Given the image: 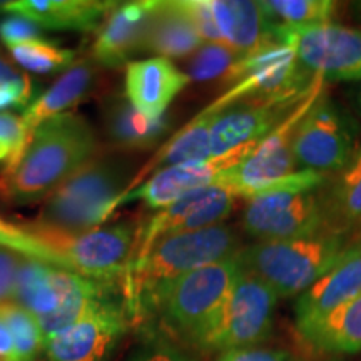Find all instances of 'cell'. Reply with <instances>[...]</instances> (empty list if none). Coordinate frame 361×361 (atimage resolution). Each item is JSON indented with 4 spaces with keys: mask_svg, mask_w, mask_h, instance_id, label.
<instances>
[{
    "mask_svg": "<svg viewBox=\"0 0 361 361\" xmlns=\"http://www.w3.org/2000/svg\"><path fill=\"white\" fill-rule=\"evenodd\" d=\"M241 250L231 226L221 223L200 231L162 238L129 263L121 296L129 324H142L156 313L162 293L184 274L231 258Z\"/></svg>",
    "mask_w": 361,
    "mask_h": 361,
    "instance_id": "6da1fadb",
    "label": "cell"
},
{
    "mask_svg": "<svg viewBox=\"0 0 361 361\" xmlns=\"http://www.w3.org/2000/svg\"><path fill=\"white\" fill-rule=\"evenodd\" d=\"M97 152V135L82 116L52 117L34 130L19 162L0 173V201L19 206L47 200Z\"/></svg>",
    "mask_w": 361,
    "mask_h": 361,
    "instance_id": "7a4b0ae2",
    "label": "cell"
},
{
    "mask_svg": "<svg viewBox=\"0 0 361 361\" xmlns=\"http://www.w3.org/2000/svg\"><path fill=\"white\" fill-rule=\"evenodd\" d=\"M324 80L316 75L310 92L284 121L276 126L256 147L233 168L223 173L219 186L231 191L234 196L246 200L259 194L279 191H316L326 183L328 176L298 168L293 154V141L301 119L324 92Z\"/></svg>",
    "mask_w": 361,
    "mask_h": 361,
    "instance_id": "3957f363",
    "label": "cell"
},
{
    "mask_svg": "<svg viewBox=\"0 0 361 361\" xmlns=\"http://www.w3.org/2000/svg\"><path fill=\"white\" fill-rule=\"evenodd\" d=\"M351 241L346 233L319 234L283 241H258L239 250L241 266L263 279L278 298L303 295L335 266Z\"/></svg>",
    "mask_w": 361,
    "mask_h": 361,
    "instance_id": "277c9868",
    "label": "cell"
},
{
    "mask_svg": "<svg viewBox=\"0 0 361 361\" xmlns=\"http://www.w3.org/2000/svg\"><path fill=\"white\" fill-rule=\"evenodd\" d=\"M128 189V168L123 162L94 157L45 200L32 223L64 234L92 231L111 218L116 201Z\"/></svg>",
    "mask_w": 361,
    "mask_h": 361,
    "instance_id": "5b68a950",
    "label": "cell"
},
{
    "mask_svg": "<svg viewBox=\"0 0 361 361\" xmlns=\"http://www.w3.org/2000/svg\"><path fill=\"white\" fill-rule=\"evenodd\" d=\"M239 252V251H238ZM231 258L184 274L162 293L156 313L189 345L204 350L223 313L241 261Z\"/></svg>",
    "mask_w": 361,
    "mask_h": 361,
    "instance_id": "8992f818",
    "label": "cell"
},
{
    "mask_svg": "<svg viewBox=\"0 0 361 361\" xmlns=\"http://www.w3.org/2000/svg\"><path fill=\"white\" fill-rule=\"evenodd\" d=\"M35 238L67 259L72 273L106 286L119 288L133 255L137 229L134 223H119L82 234H64L35 223H22Z\"/></svg>",
    "mask_w": 361,
    "mask_h": 361,
    "instance_id": "52a82bcc",
    "label": "cell"
},
{
    "mask_svg": "<svg viewBox=\"0 0 361 361\" xmlns=\"http://www.w3.org/2000/svg\"><path fill=\"white\" fill-rule=\"evenodd\" d=\"M314 78L288 45L273 42L239 57L224 78L228 82H233V87L206 109L219 111L243 99L300 94L310 87Z\"/></svg>",
    "mask_w": 361,
    "mask_h": 361,
    "instance_id": "ba28073f",
    "label": "cell"
},
{
    "mask_svg": "<svg viewBox=\"0 0 361 361\" xmlns=\"http://www.w3.org/2000/svg\"><path fill=\"white\" fill-rule=\"evenodd\" d=\"M278 300L269 284L241 266L204 350L224 353L261 345L271 335Z\"/></svg>",
    "mask_w": 361,
    "mask_h": 361,
    "instance_id": "9c48e42d",
    "label": "cell"
},
{
    "mask_svg": "<svg viewBox=\"0 0 361 361\" xmlns=\"http://www.w3.org/2000/svg\"><path fill=\"white\" fill-rule=\"evenodd\" d=\"M276 42L323 80H361V30L336 22L306 27L274 25Z\"/></svg>",
    "mask_w": 361,
    "mask_h": 361,
    "instance_id": "30bf717a",
    "label": "cell"
},
{
    "mask_svg": "<svg viewBox=\"0 0 361 361\" xmlns=\"http://www.w3.org/2000/svg\"><path fill=\"white\" fill-rule=\"evenodd\" d=\"M243 228L258 241H283L333 231L323 196L316 191H279L251 197L243 214Z\"/></svg>",
    "mask_w": 361,
    "mask_h": 361,
    "instance_id": "8fae6325",
    "label": "cell"
},
{
    "mask_svg": "<svg viewBox=\"0 0 361 361\" xmlns=\"http://www.w3.org/2000/svg\"><path fill=\"white\" fill-rule=\"evenodd\" d=\"M355 129L341 107L319 96L295 133L293 154L298 168L319 174H338L356 154Z\"/></svg>",
    "mask_w": 361,
    "mask_h": 361,
    "instance_id": "7c38bea8",
    "label": "cell"
},
{
    "mask_svg": "<svg viewBox=\"0 0 361 361\" xmlns=\"http://www.w3.org/2000/svg\"><path fill=\"white\" fill-rule=\"evenodd\" d=\"M314 80V79H313ZM313 85V82H311ZM311 85L300 94L243 99L214 112L211 124V152L221 157L239 147L258 144L271 130L279 126L290 112L300 104Z\"/></svg>",
    "mask_w": 361,
    "mask_h": 361,
    "instance_id": "4fadbf2b",
    "label": "cell"
},
{
    "mask_svg": "<svg viewBox=\"0 0 361 361\" xmlns=\"http://www.w3.org/2000/svg\"><path fill=\"white\" fill-rule=\"evenodd\" d=\"M234 200L236 196L231 191L216 184L189 192L173 204L162 207L137 229L129 263L146 255L162 238L200 231L209 226L221 224L231 214Z\"/></svg>",
    "mask_w": 361,
    "mask_h": 361,
    "instance_id": "5bb4252c",
    "label": "cell"
},
{
    "mask_svg": "<svg viewBox=\"0 0 361 361\" xmlns=\"http://www.w3.org/2000/svg\"><path fill=\"white\" fill-rule=\"evenodd\" d=\"M129 326L123 301L111 295L71 324L64 331L45 341L47 361H106Z\"/></svg>",
    "mask_w": 361,
    "mask_h": 361,
    "instance_id": "9a60e30c",
    "label": "cell"
},
{
    "mask_svg": "<svg viewBox=\"0 0 361 361\" xmlns=\"http://www.w3.org/2000/svg\"><path fill=\"white\" fill-rule=\"evenodd\" d=\"M256 144L239 147L221 157H211L207 161L186 162V164L169 166V168L156 171L146 183L139 184L137 188L124 192L116 201V209L128 204L130 201H142L151 209H162V207L173 204L186 194L216 186L221 176L239 161L250 154Z\"/></svg>",
    "mask_w": 361,
    "mask_h": 361,
    "instance_id": "2e32d148",
    "label": "cell"
},
{
    "mask_svg": "<svg viewBox=\"0 0 361 361\" xmlns=\"http://www.w3.org/2000/svg\"><path fill=\"white\" fill-rule=\"evenodd\" d=\"M361 293V238L351 243L335 266L310 290L298 296L295 318L298 331L305 335L328 314Z\"/></svg>",
    "mask_w": 361,
    "mask_h": 361,
    "instance_id": "e0dca14e",
    "label": "cell"
},
{
    "mask_svg": "<svg viewBox=\"0 0 361 361\" xmlns=\"http://www.w3.org/2000/svg\"><path fill=\"white\" fill-rule=\"evenodd\" d=\"M152 6L154 0L116 4L97 29L92 44L94 64L111 69L129 64L130 57L142 51Z\"/></svg>",
    "mask_w": 361,
    "mask_h": 361,
    "instance_id": "ac0fdd59",
    "label": "cell"
},
{
    "mask_svg": "<svg viewBox=\"0 0 361 361\" xmlns=\"http://www.w3.org/2000/svg\"><path fill=\"white\" fill-rule=\"evenodd\" d=\"M191 82L169 59L151 57L126 67V97L147 119H161L171 102Z\"/></svg>",
    "mask_w": 361,
    "mask_h": 361,
    "instance_id": "d6986e66",
    "label": "cell"
},
{
    "mask_svg": "<svg viewBox=\"0 0 361 361\" xmlns=\"http://www.w3.org/2000/svg\"><path fill=\"white\" fill-rule=\"evenodd\" d=\"M209 7L223 42L241 57L276 42L274 22L261 2L209 0Z\"/></svg>",
    "mask_w": 361,
    "mask_h": 361,
    "instance_id": "ffe728a7",
    "label": "cell"
},
{
    "mask_svg": "<svg viewBox=\"0 0 361 361\" xmlns=\"http://www.w3.org/2000/svg\"><path fill=\"white\" fill-rule=\"evenodd\" d=\"M75 273L37 259L20 258L13 301L40 322L61 308L74 284Z\"/></svg>",
    "mask_w": 361,
    "mask_h": 361,
    "instance_id": "44dd1931",
    "label": "cell"
},
{
    "mask_svg": "<svg viewBox=\"0 0 361 361\" xmlns=\"http://www.w3.org/2000/svg\"><path fill=\"white\" fill-rule=\"evenodd\" d=\"M116 4L99 0H13L2 4V12L24 16L42 29L90 32L101 27Z\"/></svg>",
    "mask_w": 361,
    "mask_h": 361,
    "instance_id": "7402d4cb",
    "label": "cell"
},
{
    "mask_svg": "<svg viewBox=\"0 0 361 361\" xmlns=\"http://www.w3.org/2000/svg\"><path fill=\"white\" fill-rule=\"evenodd\" d=\"M206 44L194 25L180 11L178 0H154L149 19L142 51L157 57H186Z\"/></svg>",
    "mask_w": 361,
    "mask_h": 361,
    "instance_id": "603a6c76",
    "label": "cell"
},
{
    "mask_svg": "<svg viewBox=\"0 0 361 361\" xmlns=\"http://www.w3.org/2000/svg\"><path fill=\"white\" fill-rule=\"evenodd\" d=\"M96 79V64L89 59L74 62L64 74L59 78L52 87L45 90L22 114V124L29 139L34 130L52 117L66 114L69 107L78 104Z\"/></svg>",
    "mask_w": 361,
    "mask_h": 361,
    "instance_id": "cb8c5ba5",
    "label": "cell"
},
{
    "mask_svg": "<svg viewBox=\"0 0 361 361\" xmlns=\"http://www.w3.org/2000/svg\"><path fill=\"white\" fill-rule=\"evenodd\" d=\"M168 129L166 117L147 119L129 102L126 94L111 97L104 107V130L112 146L117 149H147Z\"/></svg>",
    "mask_w": 361,
    "mask_h": 361,
    "instance_id": "d4e9b609",
    "label": "cell"
},
{
    "mask_svg": "<svg viewBox=\"0 0 361 361\" xmlns=\"http://www.w3.org/2000/svg\"><path fill=\"white\" fill-rule=\"evenodd\" d=\"M303 338L324 353L361 351V293L308 329Z\"/></svg>",
    "mask_w": 361,
    "mask_h": 361,
    "instance_id": "484cf974",
    "label": "cell"
},
{
    "mask_svg": "<svg viewBox=\"0 0 361 361\" xmlns=\"http://www.w3.org/2000/svg\"><path fill=\"white\" fill-rule=\"evenodd\" d=\"M214 112L204 109L196 116L186 128L174 134V137L161 149L159 154L141 171L137 179H141L151 171H159L169 166L186 164V162L207 161L213 157L211 152V124Z\"/></svg>",
    "mask_w": 361,
    "mask_h": 361,
    "instance_id": "4316f807",
    "label": "cell"
},
{
    "mask_svg": "<svg viewBox=\"0 0 361 361\" xmlns=\"http://www.w3.org/2000/svg\"><path fill=\"white\" fill-rule=\"evenodd\" d=\"M323 200L333 231L348 233L355 226H361V147L348 166L336 174Z\"/></svg>",
    "mask_w": 361,
    "mask_h": 361,
    "instance_id": "83f0119b",
    "label": "cell"
},
{
    "mask_svg": "<svg viewBox=\"0 0 361 361\" xmlns=\"http://www.w3.org/2000/svg\"><path fill=\"white\" fill-rule=\"evenodd\" d=\"M0 319L6 323L13 341L16 361H34L44 350L45 338L39 319L16 301L0 303Z\"/></svg>",
    "mask_w": 361,
    "mask_h": 361,
    "instance_id": "f1b7e54d",
    "label": "cell"
},
{
    "mask_svg": "<svg viewBox=\"0 0 361 361\" xmlns=\"http://www.w3.org/2000/svg\"><path fill=\"white\" fill-rule=\"evenodd\" d=\"M263 4L274 25L306 27L333 22L338 4L331 0H268Z\"/></svg>",
    "mask_w": 361,
    "mask_h": 361,
    "instance_id": "f546056e",
    "label": "cell"
},
{
    "mask_svg": "<svg viewBox=\"0 0 361 361\" xmlns=\"http://www.w3.org/2000/svg\"><path fill=\"white\" fill-rule=\"evenodd\" d=\"M11 56L16 59L25 71L35 74H51L57 71H67L74 64L75 52L69 49H62L59 45L47 42L45 39L29 40V42L17 44L7 47Z\"/></svg>",
    "mask_w": 361,
    "mask_h": 361,
    "instance_id": "4dcf8cb0",
    "label": "cell"
},
{
    "mask_svg": "<svg viewBox=\"0 0 361 361\" xmlns=\"http://www.w3.org/2000/svg\"><path fill=\"white\" fill-rule=\"evenodd\" d=\"M0 247L17 252L22 258L42 261L72 273L71 264L61 252L35 238L22 224H12L4 218H0Z\"/></svg>",
    "mask_w": 361,
    "mask_h": 361,
    "instance_id": "1f68e13d",
    "label": "cell"
},
{
    "mask_svg": "<svg viewBox=\"0 0 361 361\" xmlns=\"http://www.w3.org/2000/svg\"><path fill=\"white\" fill-rule=\"evenodd\" d=\"M239 54L234 52L226 44H202L189 64V79L191 80H211L228 74L231 67L239 61Z\"/></svg>",
    "mask_w": 361,
    "mask_h": 361,
    "instance_id": "d6a6232c",
    "label": "cell"
},
{
    "mask_svg": "<svg viewBox=\"0 0 361 361\" xmlns=\"http://www.w3.org/2000/svg\"><path fill=\"white\" fill-rule=\"evenodd\" d=\"M22 117L12 112H0V164L2 171L13 168L19 162L29 144Z\"/></svg>",
    "mask_w": 361,
    "mask_h": 361,
    "instance_id": "836d02e7",
    "label": "cell"
},
{
    "mask_svg": "<svg viewBox=\"0 0 361 361\" xmlns=\"http://www.w3.org/2000/svg\"><path fill=\"white\" fill-rule=\"evenodd\" d=\"M178 4L204 42L224 44L209 7V0H178Z\"/></svg>",
    "mask_w": 361,
    "mask_h": 361,
    "instance_id": "e575fe53",
    "label": "cell"
},
{
    "mask_svg": "<svg viewBox=\"0 0 361 361\" xmlns=\"http://www.w3.org/2000/svg\"><path fill=\"white\" fill-rule=\"evenodd\" d=\"M40 39H44L42 27H39L35 22L27 19L24 16L12 13V16L4 17L0 20V40L6 47Z\"/></svg>",
    "mask_w": 361,
    "mask_h": 361,
    "instance_id": "d590c367",
    "label": "cell"
},
{
    "mask_svg": "<svg viewBox=\"0 0 361 361\" xmlns=\"http://www.w3.org/2000/svg\"><path fill=\"white\" fill-rule=\"evenodd\" d=\"M130 361H194L178 346L161 336H151L142 343Z\"/></svg>",
    "mask_w": 361,
    "mask_h": 361,
    "instance_id": "8d00e7d4",
    "label": "cell"
},
{
    "mask_svg": "<svg viewBox=\"0 0 361 361\" xmlns=\"http://www.w3.org/2000/svg\"><path fill=\"white\" fill-rule=\"evenodd\" d=\"M0 85L12 89L19 96L25 109L29 107L30 99H32L34 94L32 80L24 72H20L19 69H16V67L4 61L2 57H0Z\"/></svg>",
    "mask_w": 361,
    "mask_h": 361,
    "instance_id": "74e56055",
    "label": "cell"
},
{
    "mask_svg": "<svg viewBox=\"0 0 361 361\" xmlns=\"http://www.w3.org/2000/svg\"><path fill=\"white\" fill-rule=\"evenodd\" d=\"M216 361H298V358L286 350L251 346V348L224 351Z\"/></svg>",
    "mask_w": 361,
    "mask_h": 361,
    "instance_id": "f35d334b",
    "label": "cell"
},
{
    "mask_svg": "<svg viewBox=\"0 0 361 361\" xmlns=\"http://www.w3.org/2000/svg\"><path fill=\"white\" fill-rule=\"evenodd\" d=\"M20 255L0 247V303L13 301V288L19 269Z\"/></svg>",
    "mask_w": 361,
    "mask_h": 361,
    "instance_id": "ab89813d",
    "label": "cell"
},
{
    "mask_svg": "<svg viewBox=\"0 0 361 361\" xmlns=\"http://www.w3.org/2000/svg\"><path fill=\"white\" fill-rule=\"evenodd\" d=\"M0 361H16L12 336L2 319H0Z\"/></svg>",
    "mask_w": 361,
    "mask_h": 361,
    "instance_id": "60d3db41",
    "label": "cell"
},
{
    "mask_svg": "<svg viewBox=\"0 0 361 361\" xmlns=\"http://www.w3.org/2000/svg\"><path fill=\"white\" fill-rule=\"evenodd\" d=\"M7 107H13V109H25L19 96H17L12 89L0 85V109H7Z\"/></svg>",
    "mask_w": 361,
    "mask_h": 361,
    "instance_id": "b9f144b4",
    "label": "cell"
},
{
    "mask_svg": "<svg viewBox=\"0 0 361 361\" xmlns=\"http://www.w3.org/2000/svg\"><path fill=\"white\" fill-rule=\"evenodd\" d=\"M353 11L356 12V16H358V19L361 20V2H355L353 4Z\"/></svg>",
    "mask_w": 361,
    "mask_h": 361,
    "instance_id": "7bdbcfd3",
    "label": "cell"
},
{
    "mask_svg": "<svg viewBox=\"0 0 361 361\" xmlns=\"http://www.w3.org/2000/svg\"><path fill=\"white\" fill-rule=\"evenodd\" d=\"M358 101H360V106H361V87H360V97H358Z\"/></svg>",
    "mask_w": 361,
    "mask_h": 361,
    "instance_id": "ee69618b",
    "label": "cell"
}]
</instances>
